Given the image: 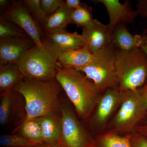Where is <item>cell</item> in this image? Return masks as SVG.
Returning <instances> with one entry per match:
<instances>
[{"label": "cell", "instance_id": "1", "mask_svg": "<svg viewBox=\"0 0 147 147\" xmlns=\"http://www.w3.org/2000/svg\"><path fill=\"white\" fill-rule=\"evenodd\" d=\"M62 90L56 79H24L13 90L21 94L25 101L26 118L23 123L44 116L60 115L59 96Z\"/></svg>", "mask_w": 147, "mask_h": 147}, {"label": "cell", "instance_id": "2", "mask_svg": "<svg viewBox=\"0 0 147 147\" xmlns=\"http://www.w3.org/2000/svg\"><path fill=\"white\" fill-rule=\"evenodd\" d=\"M55 79L73 104L78 117L84 120L90 117L101 94L93 83L81 71L58 63Z\"/></svg>", "mask_w": 147, "mask_h": 147}, {"label": "cell", "instance_id": "3", "mask_svg": "<svg viewBox=\"0 0 147 147\" xmlns=\"http://www.w3.org/2000/svg\"><path fill=\"white\" fill-rule=\"evenodd\" d=\"M42 47L34 45L17 63L24 79H55L58 59L62 53L48 38H43Z\"/></svg>", "mask_w": 147, "mask_h": 147}, {"label": "cell", "instance_id": "4", "mask_svg": "<svg viewBox=\"0 0 147 147\" xmlns=\"http://www.w3.org/2000/svg\"><path fill=\"white\" fill-rule=\"evenodd\" d=\"M118 88L121 91L136 90L147 80V56L140 48L124 52L116 49Z\"/></svg>", "mask_w": 147, "mask_h": 147}, {"label": "cell", "instance_id": "5", "mask_svg": "<svg viewBox=\"0 0 147 147\" xmlns=\"http://www.w3.org/2000/svg\"><path fill=\"white\" fill-rule=\"evenodd\" d=\"M116 52L115 47L111 44L93 54L89 63L77 70L84 74L101 94L108 89L118 87Z\"/></svg>", "mask_w": 147, "mask_h": 147}, {"label": "cell", "instance_id": "6", "mask_svg": "<svg viewBox=\"0 0 147 147\" xmlns=\"http://www.w3.org/2000/svg\"><path fill=\"white\" fill-rule=\"evenodd\" d=\"M147 119L141 88L123 92L121 103L111 123V130L119 134H129Z\"/></svg>", "mask_w": 147, "mask_h": 147}, {"label": "cell", "instance_id": "7", "mask_svg": "<svg viewBox=\"0 0 147 147\" xmlns=\"http://www.w3.org/2000/svg\"><path fill=\"white\" fill-rule=\"evenodd\" d=\"M62 131L59 147H95V141L67 104L61 103Z\"/></svg>", "mask_w": 147, "mask_h": 147}, {"label": "cell", "instance_id": "8", "mask_svg": "<svg viewBox=\"0 0 147 147\" xmlns=\"http://www.w3.org/2000/svg\"><path fill=\"white\" fill-rule=\"evenodd\" d=\"M1 14L22 29L35 45L43 46V38L39 24L30 13L24 1H11L8 8Z\"/></svg>", "mask_w": 147, "mask_h": 147}, {"label": "cell", "instance_id": "9", "mask_svg": "<svg viewBox=\"0 0 147 147\" xmlns=\"http://www.w3.org/2000/svg\"><path fill=\"white\" fill-rule=\"evenodd\" d=\"M123 92L118 87L108 89L102 93L92 114L94 124L99 128L103 127L120 107Z\"/></svg>", "mask_w": 147, "mask_h": 147}, {"label": "cell", "instance_id": "10", "mask_svg": "<svg viewBox=\"0 0 147 147\" xmlns=\"http://www.w3.org/2000/svg\"><path fill=\"white\" fill-rule=\"evenodd\" d=\"M92 1L95 4H102L105 7L109 16L108 25L112 34L118 24H131L139 15L137 11L132 8L129 0H126L123 3L118 0H94Z\"/></svg>", "mask_w": 147, "mask_h": 147}, {"label": "cell", "instance_id": "11", "mask_svg": "<svg viewBox=\"0 0 147 147\" xmlns=\"http://www.w3.org/2000/svg\"><path fill=\"white\" fill-rule=\"evenodd\" d=\"M82 35L85 47L92 54L112 44V34L108 24H102L96 19L82 28Z\"/></svg>", "mask_w": 147, "mask_h": 147}, {"label": "cell", "instance_id": "12", "mask_svg": "<svg viewBox=\"0 0 147 147\" xmlns=\"http://www.w3.org/2000/svg\"><path fill=\"white\" fill-rule=\"evenodd\" d=\"M34 45L29 36L0 39V65L18 63Z\"/></svg>", "mask_w": 147, "mask_h": 147}, {"label": "cell", "instance_id": "13", "mask_svg": "<svg viewBox=\"0 0 147 147\" xmlns=\"http://www.w3.org/2000/svg\"><path fill=\"white\" fill-rule=\"evenodd\" d=\"M20 96L21 94L13 90L1 94L0 123L2 125H6L15 121H17V119L21 125L23 122L20 119L24 121V119L20 115H24L26 117V114H26V109L25 106L22 105Z\"/></svg>", "mask_w": 147, "mask_h": 147}, {"label": "cell", "instance_id": "14", "mask_svg": "<svg viewBox=\"0 0 147 147\" xmlns=\"http://www.w3.org/2000/svg\"><path fill=\"white\" fill-rule=\"evenodd\" d=\"M44 34L45 37L62 52L85 47L82 35L79 34L77 32L69 33L65 30H59Z\"/></svg>", "mask_w": 147, "mask_h": 147}, {"label": "cell", "instance_id": "15", "mask_svg": "<svg viewBox=\"0 0 147 147\" xmlns=\"http://www.w3.org/2000/svg\"><path fill=\"white\" fill-rule=\"evenodd\" d=\"M143 40L142 35L131 34L122 24H118L112 34V44L120 51L127 52L140 48Z\"/></svg>", "mask_w": 147, "mask_h": 147}, {"label": "cell", "instance_id": "16", "mask_svg": "<svg viewBox=\"0 0 147 147\" xmlns=\"http://www.w3.org/2000/svg\"><path fill=\"white\" fill-rule=\"evenodd\" d=\"M73 11L66 6L64 1L59 9L47 16L41 25L44 34L65 30L69 24H72L71 14Z\"/></svg>", "mask_w": 147, "mask_h": 147}, {"label": "cell", "instance_id": "17", "mask_svg": "<svg viewBox=\"0 0 147 147\" xmlns=\"http://www.w3.org/2000/svg\"><path fill=\"white\" fill-rule=\"evenodd\" d=\"M43 143L59 147L62 125L60 115H49L40 117Z\"/></svg>", "mask_w": 147, "mask_h": 147}, {"label": "cell", "instance_id": "18", "mask_svg": "<svg viewBox=\"0 0 147 147\" xmlns=\"http://www.w3.org/2000/svg\"><path fill=\"white\" fill-rule=\"evenodd\" d=\"M93 54L86 47L62 52L58 59V64L67 68L79 70L89 63Z\"/></svg>", "mask_w": 147, "mask_h": 147}, {"label": "cell", "instance_id": "19", "mask_svg": "<svg viewBox=\"0 0 147 147\" xmlns=\"http://www.w3.org/2000/svg\"><path fill=\"white\" fill-rule=\"evenodd\" d=\"M24 78L17 64L0 65V93L1 94L13 90Z\"/></svg>", "mask_w": 147, "mask_h": 147}, {"label": "cell", "instance_id": "20", "mask_svg": "<svg viewBox=\"0 0 147 147\" xmlns=\"http://www.w3.org/2000/svg\"><path fill=\"white\" fill-rule=\"evenodd\" d=\"M18 132V134L26 138L34 144L43 143L42 128L39 118L32 119L22 124L14 129L11 134Z\"/></svg>", "mask_w": 147, "mask_h": 147}, {"label": "cell", "instance_id": "21", "mask_svg": "<svg viewBox=\"0 0 147 147\" xmlns=\"http://www.w3.org/2000/svg\"><path fill=\"white\" fill-rule=\"evenodd\" d=\"M95 141L98 147H132L129 134L121 136L112 130L101 133Z\"/></svg>", "mask_w": 147, "mask_h": 147}, {"label": "cell", "instance_id": "22", "mask_svg": "<svg viewBox=\"0 0 147 147\" xmlns=\"http://www.w3.org/2000/svg\"><path fill=\"white\" fill-rule=\"evenodd\" d=\"M27 36H28L20 27L1 14L0 39Z\"/></svg>", "mask_w": 147, "mask_h": 147}, {"label": "cell", "instance_id": "23", "mask_svg": "<svg viewBox=\"0 0 147 147\" xmlns=\"http://www.w3.org/2000/svg\"><path fill=\"white\" fill-rule=\"evenodd\" d=\"M94 19L92 15V8L83 3L79 8L73 10L71 14L72 24L82 28L91 24Z\"/></svg>", "mask_w": 147, "mask_h": 147}, {"label": "cell", "instance_id": "24", "mask_svg": "<svg viewBox=\"0 0 147 147\" xmlns=\"http://www.w3.org/2000/svg\"><path fill=\"white\" fill-rule=\"evenodd\" d=\"M0 144L3 147H32L35 145L22 135L16 133L1 135L0 137Z\"/></svg>", "mask_w": 147, "mask_h": 147}, {"label": "cell", "instance_id": "25", "mask_svg": "<svg viewBox=\"0 0 147 147\" xmlns=\"http://www.w3.org/2000/svg\"><path fill=\"white\" fill-rule=\"evenodd\" d=\"M24 1L32 16L41 26L47 16L41 7L40 0H24Z\"/></svg>", "mask_w": 147, "mask_h": 147}, {"label": "cell", "instance_id": "26", "mask_svg": "<svg viewBox=\"0 0 147 147\" xmlns=\"http://www.w3.org/2000/svg\"><path fill=\"white\" fill-rule=\"evenodd\" d=\"M64 2L63 0H40L41 7L47 16L59 9Z\"/></svg>", "mask_w": 147, "mask_h": 147}, {"label": "cell", "instance_id": "27", "mask_svg": "<svg viewBox=\"0 0 147 147\" xmlns=\"http://www.w3.org/2000/svg\"><path fill=\"white\" fill-rule=\"evenodd\" d=\"M130 142L134 147H147V140L142 134L136 131L129 134Z\"/></svg>", "mask_w": 147, "mask_h": 147}, {"label": "cell", "instance_id": "28", "mask_svg": "<svg viewBox=\"0 0 147 147\" xmlns=\"http://www.w3.org/2000/svg\"><path fill=\"white\" fill-rule=\"evenodd\" d=\"M136 6L139 15L147 19V0H139Z\"/></svg>", "mask_w": 147, "mask_h": 147}, {"label": "cell", "instance_id": "29", "mask_svg": "<svg viewBox=\"0 0 147 147\" xmlns=\"http://www.w3.org/2000/svg\"><path fill=\"white\" fill-rule=\"evenodd\" d=\"M65 3L67 7L73 10L79 8L83 4L80 0H66Z\"/></svg>", "mask_w": 147, "mask_h": 147}, {"label": "cell", "instance_id": "30", "mask_svg": "<svg viewBox=\"0 0 147 147\" xmlns=\"http://www.w3.org/2000/svg\"><path fill=\"white\" fill-rule=\"evenodd\" d=\"M141 92L142 102L147 114V80L144 86L141 88Z\"/></svg>", "mask_w": 147, "mask_h": 147}, {"label": "cell", "instance_id": "31", "mask_svg": "<svg viewBox=\"0 0 147 147\" xmlns=\"http://www.w3.org/2000/svg\"><path fill=\"white\" fill-rule=\"evenodd\" d=\"M135 131L142 134L147 140V119L137 126Z\"/></svg>", "mask_w": 147, "mask_h": 147}, {"label": "cell", "instance_id": "32", "mask_svg": "<svg viewBox=\"0 0 147 147\" xmlns=\"http://www.w3.org/2000/svg\"><path fill=\"white\" fill-rule=\"evenodd\" d=\"M11 2V1L8 0H0V9L2 13L8 8Z\"/></svg>", "mask_w": 147, "mask_h": 147}, {"label": "cell", "instance_id": "33", "mask_svg": "<svg viewBox=\"0 0 147 147\" xmlns=\"http://www.w3.org/2000/svg\"><path fill=\"white\" fill-rule=\"evenodd\" d=\"M143 42L140 46V48L147 56V41L143 38Z\"/></svg>", "mask_w": 147, "mask_h": 147}, {"label": "cell", "instance_id": "34", "mask_svg": "<svg viewBox=\"0 0 147 147\" xmlns=\"http://www.w3.org/2000/svg\"><path fill=\"white\" fill-rule=\"evenodd\" d=\"M32 147H59L55 145L48 144H41L34 145Z\"/></svg>", "mask_w": 147, "mask_h": 147}, {"label": "cell", "instance_id": "35", "mask_svg": "<svg viewBox=\"0 0 147 147\" xmlns=\"http://www.w3.org/2000/svg\"><path fill=\"white\" fill-rule=\"evenodd\" d=\"M143 36V38L144 39L146 40V41H147V34H146V32H144V33L142 35Z\"/></svg>", "mask_w": 147, "mask_h": 147}]
</instances>
